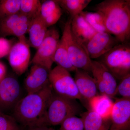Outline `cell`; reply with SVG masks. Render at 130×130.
Wrapping results in <instances>:
<instances>
[{
    "label": "cell",
    "instance_id": "obj_7",
    "mask_svg": "<svg viewBox=\"0 0 130 130\" xmlns=\"http://www.w3.org/2000/svg\"><path fill=\"white\" fill-rule=\"evenodd\" d=\"M60 40V34L57 29L52 28L48 29L44 40L30 61L31 64L39 65L50 71Z\"/></svg>",
    "mask_w": 130,
    "mask_h": 130
},
{
    "label": "cell",
    "instance_id": "obj_4",
    "mask_svg": "<svg viewBox=\"0 0 130 130\" xmlns=\"http://www.w3.org/2000/svg\"><path fill=\"white\" fill-rule=\"evenodd\" d=\"M100 61L116 78L121 80L130 73V44L120 43L100 57Z\"/></svg>",
    "mask_w": 130,
    "mask_h": 130
},
{
    "label": "cell",
    "instance_id": "obj_18",
    "mask_svg": "<svg viewBox=\"0 0 130 130\" xmlns=\"http://www.w3.org/2000/svg\"><path fill=\"white\" fill-rule=\"evenodd\" d=\"M47 28L40 14L32 19L28 31V41L30 46L35 48H38L46 36Z\"/></svg>",
    "mask_w": 130,
    "mask_h": 130
},
{
    "label": "cell",
    "instance_id": "obj_16",
    "mask_svg": "<svg viewBox=\"0 0 130 130\" xmlns=\"http://www.w3.org/2000/svg\"><path fill=\"white\" fill-rule=\"evenodd\" d=\"M71 19V30L72 34L78 42L85 47V44L97 32L81 14Z\"/></svg>",
    "mask_w": 130,
    "mask_h": 130
},
{
    "label": "cell",
    "instance_id": "obj_13",
    "mask_svg": "<svg viewBox=\"0 0 130 130\" xmlns=\"http://www.w3.org/2000/svg\"><path fill=\"white\" fill-rule=\"evenodd\" d=\"M110 119L109 130H130V99H116Z\"/></svg>",
    "mask_w": 130,
    "mask_h": 130
},
{
    "label": "cell",
    "instance_id": "obj_14",
    "mask_svg": "<svg viewBox=\"0 0 130 130\" xmlns=\"http://www.w3.org/2000/svg\"><path fill=\"white\" fill-rule=\"evenodd\" d=\"M50 71L39 65L33 64L25 80L24 85L27 94L41 90L50 83Z\"/></svg>",
    "mask_w": 130,
    "mask_h": 130
},
{
    "label": "cell",
    "instance_id": "obj_1",
    "mask_svg": "<svg viewBox=\"0 0 130 130\" xmlns=\"http://www.w3.org/2000/svg\"><path fill=\"white\" fill-rule=\"evenodd\" d=\"M94 10L102 16L107 32L120 43L129 42L130 0H105L96 5Z\"/></svg>",
    "mask_w": 130,
    "mask_h": 130
},
{
    "label": "cell",
    "instance_id": "obj_30",
    "mask_svg": "<svg viewBox=\"0 0 130 130\" xmlns=\"http://www.w3.org/2000/svg\"><path fill=\"white\" fill-rule=\"evenodd\" d=\"M7 75V68L5 65L0 61V82Z\"/></svg>",
    "mask_w": 130,
    "mask_h": 130
},
{
    "label": "cell",
    "instance_id": "obj_10",
    "mask_svg": "<svg viewBox=\"0 0 130 130\" xmlns=\"http://www.w3.org/2000/svg\"><path fill=\"white\" fill-rule=\"evenodd\" d=\"M91 72L101 95H105L112 98L117 94L116 79L102 63L91 59Z\"/></svg>",
    "mask_w": 130,
    "mask_h": 130
},
{
    "label": "cell",
    "instance_id": "obj_9",
    "mask_svg": "<svg viewBox=\"0 0 130 130\" xmlns=\"http://www.w3.org/2000/svg\"><path fill=\"white\" fill-rule=\"evenodd\" d=\"M18 39L12 47L8 60L14 72L20 76L25 72L30 63V51L29 44L25 36Z\"/></svg>",
    "mask_w": 130,
    "mask_h": 130
},
{
    "label": "cell",
    "instance_id": "obj_28",
    "mask_svg": "<svg viewBox=\"0 0 130 130\" xmlns=\"http://www.w3.org/2000/svg\"><path fill=\"white\" fill-rule=\"evenodd\" d=\"M117 94L120 95L123 98L130 99V73L120 80L117 86Z\"/></svg>",
    "mask_w": 130,
    "mask_h": 130
},
{
    "label": "cell",
    "instance_id": "obj_25",
    "mask_svg": "<svg viewBox=\"0 0 130 130\" xmlns=\"http://www.w3.org/2000/svg\"><path fill=\"white\" fill-rule=\"evenodd\" d=\"M21 0L0 1V19L20 12Z\"/></svg>",
    "mask_w": 130,
    "mask_h": 130
},
{
    "label": "cell",
    "instance_id": "obj_5",
    "mask_svg": "<svg viewBox=\"0 0 130 130\" xmlns=\"http://www.w3.org/2000/svg\"><path fill=\"white\" fill-rule=\"evenodd\" d=\"M71 19L65 25L61 40L67 50L71 63L77 69L91 72V60L84 47L76 40L71 28Z\"/></svg>",
    "mask_w": 130,
    "mask_h": 130
},
{
    "label": "cell",
    "instance_id": "obj_27",
    "mask_svg": "<svg viewBox=\"0 0 130 130\" xmlns=\"http://www.w3.org/2000/svg\"><path fill=\"white\" fill-rule=\"evenodd\" d=\"M59 130H84L83 120L75 116H70L61 123Z\"/></svg>",
    "mask_w": 130,
    "mask_h": 130
},
{
    "label": "cell",
    "instance_id": "obj_8",
    "mask_svg": "<svg viewBox=\"0 0 130 130\" xmlns=\"http://www.w3.org/2000/svg\"><path fill=\"white\" fill-rule=\"evenodd\" d=\"M21 95L18 81L14 77L6 75L0 82V112L11 115Z\"/></svg>",
    "mask_w": 130,
    "mask_h": 130
},
{
    "label": "cell",
    "instance_id": "obj_12",
    "mask_svg": "<svg viewBox=\"0 0 130 130\" xmlns=\"http://www.w3.org/2000/svg\"><path fill=\"white\" fill-rule=\"evenodd\" d=\"M30 18L20 12L0 19V34L3 36H13L18 38L28 32Z\"/></svg>",
    "mask_w": 130,
    "mask_h": 130
},
{
    "label": "cell",
    "instance_id": "obj_19",
    "mask_svg": "<svg viewBox=\"0 0 130 130\" xmlns=\"http://www.w3.org/2000/svg\"><path fill=\"white\" fill-rule=\"evenodd\" d=\"M91 110L99 115L103 119H110L114 102L105 95L96 96L89 101Z\"/></svg>",
    "mask_w": 130,
    "mask_h": 130
},
{
    "label": "cell",
    "instance_id": "obj_23",
    "mask_svg": "<svg viewBox=\"0 0 130 130\" xmlns=\"http://www.w3.org/2000/svg\"><path fill=\"white\" fill-rule=\"evenodd\" d=\"M80 14L97 32H107L102 16L98 13L83 11Z\"/></svg>",
    "mask_w": 130,
    "mask_h": 130
},
{
    "label": "cell",
    "instance_id": "obj_20",
    "mask_svg": "<svg viewBox=\"0 0 130 130\" xmlns=\"http://www.w3.org/2000/svg\"><path fill=\"white\" fill-rule=\"evenodd\" d=\"M84 130H109L111 125L109 120H105L92 110L81 115Z\"/></svg>",
    "mask_w": 130,
    "mask_h": 130
},
{
    "label": "cell",
    "instance_id": "obj_6",
    "mask_svg": "<svg viewBox=\"0 0 130 130\" xmlns=\"http://www.w3.org/2000/svg\"><path fill=\"white\" fill-rule=\"evenodd\" d=\"M49 81L54 93L71 99H83L70 72L59 66L50 71Z\"/></svg>",
    "mask_w": 130,
    "mask_h": 130
},
{
    "label": "cell",
    "instance_id": "obj_17",
    "mask_svg": "<svg viewBox=\"0 0 130 130\" xmlns=\"http://www.w3.org/2000/svg\"><path fill=\"white\" fill-rule=\"evenodd\" d=\"M62 14V8L56 0H47L42 2L40 16L47 28L56 24Z\"/></svg>",
    "mask_w": 130,
    "mask_h": 130
},
{
    "label": "cell",
    "instance_id": "obj_3",
    "mask_svg": "<svg viewBox=\"0 0 130 130\" xmlns=\"http://www.w3.org/2000/svg\"><path fill=\"white\" fill-rule=\"evenodd\" d=\"M81 110L76 100L59 95L53 91L47 106L43 125H60L66 119L79 113Z\"/></svg>",
    "mask_w": 130,
    "mask_h": 130
},
{
    "label": "cell",
    "instance_id": "obj_31",
    "mask_svg": "<svg viewBox=\"0 0 130 130\" xmlns=\"http://www.w3.org/2000/svg\"><path fill=\"white\" fill-rule=\"evenodd\" d=\"M28 129V130H55L53 128L46 126H38Z\"/></svg>",
    "mask_w": 130,
    "mask_h": 130
},
{
    "label": "cell",
    "instance_id": "obj_24",
    "mask_svg": "<svg viewBox=\"0 0 130 130\" xmlns=\"http://www.w3.org/2000/svg\"><path fill=\"white\" fill-rule=\"evenodd\" d=\"M42 2L39 0H21L20 12L33 19L40 15Z\"/></svg>",
    "mask_w": 130,
    "mask_h": 130
},
{
    "label": "cell",
    "instance_id": "obj_26",
    "mask_svg": "<svg viewBox=\"0 0 130 130\" xmlns=\"http://www.w3.org/2000/svg\"><path fill=\"white\" fill-rule=\"evenodd\" d=\"M0 130H23L12 116L0 112Z\"/></svg>",
    "mask_w": 130,
    "mask_h": 130
},
{
    "label": "cell",
    "instance_id": "obj_11",
    "mask_svg": "<svg viewBox=\"0 0 130 130\" xmlns=\"http://www.w3.org/2000/svg\"><path fill=\"white\" fill-rule=\"evenodd\" d=\"M120 44L116 38L107 32H98L85 45L91 59L99 58Z\"/></svg>",
    "mask_w": 130,
    "mask_h": 130
},
{
    "label": "cell",
    "instance_id": "obj_29",
    "mask_svg": "<svg viewBox=\"0 0 130 130\" xmlns=\"http://www.w3.org/2000/svg\"><path fill=\"white\" fill-rule=\"evenodd\" d=\"M12 43L11 40L0 38V59L8 55L13 45Z\"/></svg>",
    "mask_w": 130,
    "mask_h": 130
},
{
    "label": "cell",
    "instance_id": "obj_15",
    "mask_svg": "<svg viewBox=\"0 0 130 130\" xmlns=\"http://www.w3.org/2000/svg\"><path fill=\"white\" fill-rule=\"evenodd\" d=\"M75 72L74 81L82 98L89 101L91 98L98 95L95 80L89 73L80 69H77Z\"/></svg>",
    "mask_w": 130,
    "mask_h": 130
},
{
    "label": "cell",
    "instance_id": "obj_2",
    "mask_svg": "<svg viewBox=\"0 0 130 130\" xmlns=\"http://www.w3.org/2000/svg\"><path fill=\"white\" fill-rule=\"evenodd\" d=\"M53 92L49 83L40 91L27 94L18 103L12 116L21 126L28 129L43 126L44 114Z\"/></svg>",
    "mask_w": 130,
    "mask_h": 130
},
{
    "label": "cell",
    "instance_id": "obj_21",
    "mask_svg": "<svg viewBox=\"0 0 130 130\" xmlns=\"http://www.w3.org/2000/svg\"><path fill=\"white\" fill-rule=\"evenodd\" d=\"M61 8L67 11L71 18L80 14L91 2V0H56Z\"/></svg>",
    "mask_w": 130,
    "mask_h": 130
},
{
    "label": "cell",
    "instance_id": "obj_22",
    "mask_svg": "<svg viewBox=\"0 0 130 130\" xmlns=\"http://www.w3.org/2000/svg\"><path fill=\"white\" fill-rule=\"evenodd\" d=\"M54 62L57 66L63 68L69 72L75 71L76 68L71 63L64 44L61 39L60 40L54 58Z\"/></svg>",
    "mask_w": 130,
    "mask_h": 130
}]
</instances>
